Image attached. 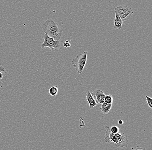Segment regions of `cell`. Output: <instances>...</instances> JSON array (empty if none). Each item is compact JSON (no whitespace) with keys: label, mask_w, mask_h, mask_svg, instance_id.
<instances>
[{"label":"cell","mask_w":152,"mask_h":150,"mask_svg":"<svg viewBox=\"0 0 152 150\" xmlns=\"http://www.w3.org/2000/svg\"><path fill=\"white\" fill-rule=\"evenodd\" d=\"M106 130L104 136V142L105 143H113L116 148H127L128 145V136L124 133L119 132L113 134L110 131V127L109 126H105Z\"/></svg>","instance_id":"1"},{"label":"cell","mask_w":152,"mask_h":150,"mask_svg":"<svg viewBox=\"0 0 152 150\" xmlns=\"http://www.w3.org/2000/svg\"><path fill=\"white\" fill-rule=\"evenodd\" d=\"M42 29L45 34L52 38L55 41H59L62 35V30L54 20L48 18L42 22Z\"/></svg>","instance_id":"2"},{"label":"cell","mask_w":152,"mask_h":150,"mask_svg":"<svg viewBox=\"0 0 152 150\" xmlns=\"http://www.w3.org/2000/svg\"><path fill=\"white\" fill-rule=\"evenodd\" d=\"M87 51L78 54L75 58L72 60L71 64L78 74L82 73L87 61Z\"/></svg>","instance_id":"3"},{"label":"cell","mask_w":152,"mask_h":150,"mask_svg":"<svg viewBox=\"0 0 152 150\" xmlns=\"http://www.w3.org/2000/svg\"><path fill=\"white\" fill-rule=\"evenodd\" d=\"M115 15H118L122 22L130 19L134 11L132 8L125 5H120L114 10Z\"/></svg>","instance_id":"4"},{"label":"cell","mask_w":152,"mask_h":150,"mask_svg":"<svg viewBox=\"0 0 152 150\" xmlns=\"http://www.w3.org/2000/svg\"><path fill=\"white\" fill-rule=\"evenodd\" d=\"M42 37L44 41L41 45L42 48L48 47L52 51L60 49L61 43L59 41H55L52 38L50 37L44 33L42 34Z\"/></svg>","instance_id":"5"},{"label":"cell","mask_w":152,"mask_h":150,"mask_svg":"<svg viewBox=\"0 0 152 150\" xmlns=\"http://www.w3.org/2000/svg\"><path fill=\"white\" fill-rule=\"evenodd\" d=\"M92 95L96 98V102L98 104H102L104 102V98L106 96L102 91L100 90H96L92 92Z\"/></svg>","instance_id":"6"},{"label":"cell","mask_w":152,"mask_h":150,"mask_svg":"<svg viewBox=\"0 0 152 150\" xmlns=\"http://www.w3.org/2000/svg\"><path fill=\"white\" fill-rule=\"evenodd\" d=\"M86 100L89 103L90 109H92L95 107L98 106V104L96 102V100L92 95V94L90 93V91H88L86 92Z\"/></svg>","instance_id":"7"},{"label":"cell","mask_w":152,"mask_h":150,"mask_svg":"<svg viewBox=\"0 0 152 150\" xmlns=\"http://www.w3.org/2000/svg\"><path fill=\"white\" fill-rule=\"evenodd\" d=\"M113 104L103 102L101 104V106L100 107V111L103 114L106 115L108 114L112 109Z\"/></svg>","instance_id":"8"},{"label":"cell","mask_w":152,"mask_h":150,"mask_svg":"<svg viewBox=\"0 0 152 150\" xmlns=\"http://www.w3.org/2000/svg\"><path fill=\"white\" fill-rule=\"evenodd\" d=\"M122 23H123V22L121 19L120 17H119L118 15H115V18H114V29H121V27H122Z\"/></svg>","instance_id":"9"},{"label":"cell","mask_w":152,"mask_h":150,"mask_svg":"<svg viewBox=\"0 0 152 150\" xmlns=\"http://www.w3.org/2000/svg\"><path fill=\"white\" fill-rule=\"evenodd\" d=\"M58 91V87L57 86H54L50 87L49 90V94L52 97L56 96Z\"/></svg>","instance_id":"10"},{"label":"cell","mask_w":152,"mask_h":150,"mask_svg":"<svg viewBox=\"0 0 152 150\" xmlns=\"http://www.w3.org/2000/svg\"><path fill=\"white\" fill-rule=\"evenodd\" d=\"M7 77V75L6 71H0V83L5 80Z\"/></svg>","instance_id":"11"},{"label":"cell","mask_w":152,"mask_h":150,"mask_svg":"<svg viewBox=\"0 0 152 150\" xmlns=\"http://www.w3.org/2000/svg\"><path fill=\"white\" fill-rule=\"evenodd\" d=\"M113 98L111 95L106 96L104 98V102L109 104H113Z\"/></svg>","instance_id":"12"},{"label":"cell","mask_w":152,"mask_h":150,"mask_svg":"<svg viewBox=\"0 0 152 150\" xmlns=\"http://www.w3.org/2000/svg\"><path fill=\"white\" fill-rule=\"evenodd\" d=\"M110 131L113 134H116L119 132V129L118 126H113L110 128Z\"/></svg>","instance_id":"13"},{"label":"cell","mask_w":152,"mask_h":150,"mask_svg":"<svg viewBox=\"0 0 152 150\" xmlns=\"http://www.w3.org/2000/svg\"><path fill=\"white\" fill-rule=\"evenodd\" d=\"M145 97H146V100L148 104V106L152 109V99L150 97L147 96L145 95Z\"/></svg>","instance_id":"14"},{"label":"cell","mask_w":152,"mask_h":150,"mask_svg":"<svg viewBox=\"0 0 152 150\" xmlns=\"http://www.w3.org/2000/svg\"><path fill=\"white\" fill-rule=\"evenodd\" d=\"M71 44L69 43L68 40H66L63 44V46L65 48H69L71 46Z\"/></svg>","instance_id":"15"},{"label":"cell","mask_w":152,"mask_h":150,"mask_svg":"<svg viewBox=\"0 0 152 150\" xmlns=\"http://www.w3.org/2000/svg\"><path fill=\"white\" fill-rule=\"evenodd\" d=\"M134 150H147L145 148H140L139 146H137L135 149H134Z\"/></svg>","instance_id":"16"},{"label":"cell","mask_w":152,"mask_h":150,"mask_svg":"<svg viewBox=\"0 0 152 150\" xmlns=\"http://www.w3.org/2000/svg\"><path fill=\"white\" fill-rule=\"evenodd\" d=\"M0 71H5V68L3 66H1V65H0Z\"/></svg>","instance_id":"17"},{"label":"cell","mask_w":152,"mask_h":150,"mask_svg":"<svg viewBox=\"0 0 152 150\" xmlns=\"http://www.w3.org/2000/svg\"><path fill=\"white\" fill-rule=\"evenodd\" d=\"M124 121L122 120H119L118 121V124L119 125H122L123 124Z\"/></svg>","instance_id":"18"},{"label":"cell","mask_w":152,"mask_h":150,"mask_svg":"<svg viewBox=\"0 0 152 150\" xmlns=\"http://www.w3.org/2000/svg\"><path fill=\"white\" fill-rule=\"evenodd\" d=\"M132 150H134V148H132Z\"/></svg>","instance_id":"19"},{"label":"cell","mask_w":152,"mask_h":150,"mask_svg":"<svg viewBox=\"0 0 152 150\" xmlns=\"http://www.w3.org/2000/svg\"><path fill=\"white\" fill-rule=\"evenodd\" d=\"M1 26H0V29H1Z\"/></svg>","instance_id":"20"}]
</instances>
